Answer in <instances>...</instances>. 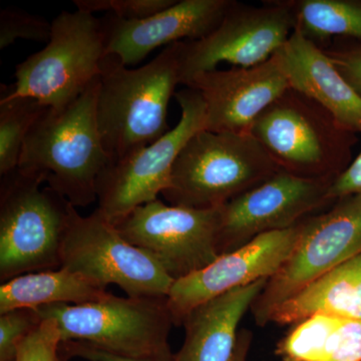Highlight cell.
<instances>
[{"label": "cell", "instance_id": "12", "mask_svg": "<svg viewBox=\"0 0 361 361\" xmlns=\"http://www.w3.org/2000/svg\"><path fill=\"white\" fill-rule=\"evenodd\" d=\"M295 30L289 0H264L260 6L233 2L207 37L183 42V85L220 63L250 68L269 61Z\"/></svg>", "mask_w": 361, "mask_h": 361}, {"label": "cell", "instance_id": "7", "mask_svg": "<svg viewBox=\"0 0 361 361\" xmlns=\"http://www.w3.org/2000/svg\"><path fill=\"white\" fill-rule=\"evenodd\" d=\"M42 319L58 322L63 341H84L130 360L173 357L168 337L174 324L167 298L118 297L96 302L54 304L39 310Z\"/></svg>", "mask_w": 361, "mask_h": 361}, {"label": "cell", "instance_id": "25", "mask_svg": "<svg viewBox=\"0 0 361 361\" xmlns=\"http://www.w3.org/2000/svg\"><path fill=\"white\" fill-rule=\"evenodd\" d=\"M42 322L39 311L32 308L0 314V361H16L21 344Z\"/></svg>", "mask_w": 361, "mask_h": 361}, {"label": "cell", "instance_id": "13", "mask_svg": "<svg viewBox=\"0 0 361 361\" xmlns=\"http://www.w3.org/2000/svg\"><path fill=\"white\" fill-rule=\"evenodd\" d=\"M329 180L306 179L279 170L222 206L219 253L245 245L264 233L287 229L329 203Z\"/></svg>", "mask_w": 361, "mask_h": 361}, {"label": "cell", "instance_id": "29", "mask_svg": "<svg viewBox=\"0 0 361 361\" xmlns=\"http://www.w3.org/2000/svg\"><path fill=\"white\" fill-rule=\"evenodd\" d=\"M320 361H361V322L346 320Z\"/></svg>", "mask_w": 361, "mask_h": 361}, {"label": "cell", "instance_id": "17", "mask_svg": "<svg viewBox=\"0 0 361 361\" xmlns=\"http://www.w3.org/2000/svg\"><path fill=\"white\" fill-rule=\"evenodd\" d=\"M289 87L330 111L345 129L361 130V97L322 47L294 30L275 54Z\"/></svg>", "mask_w": 361, "mask_h": 361}, {"label": "cell", "instance_id": "2", "mask_svg": "<svg viewBox=\"0 0 361 361\" xmlns=\"http://www.w3.org/2000/svg\"><path fill=\"white\" fill-rule=\"evenodd\" d=\"M99 80L65 108H45L26 137L18 170L42 176L73 206L97 201V183L111 164L97 118Z\"/></svg>", "mask_w": 361, "mask_h": 361}, {"label": "cell", "instance_id": "28", "mask_svg": "<svg viewBox=\"0 0 361 361\" xmlns=\"http://www.w3.org/2000/svg\"><path fill=\"white\" fill-rule=\"evenodd\" d=\"M322 49L361 97V42L336 39Z\"/></svg>", "mask_w": 361, "mask_h": 361}, {"label": "cell", "instance_id": "19", "mask_svg": "<svg viewBox=\"0 0 361 361\" xmlns=\"http://www.w3.org/2000/svg\"><path fill=\"white\" fill-rule=\"evenodd\" d=\"M317 313L361 322V254L279 304L271 311L267 322L298 323Z\"/></svg>", "mask_w": 361, "mask_h": 361}, {"label": "cell", "instance_id": "14", "mask_svg": "<svg viewBox=\"0 0 361 361\" xmlns=\"http://www.w3.org/2000/svg\"><path fill=\"white\" fill-rule=\"evenodd\" d=\"M302 229V222L287 229L259 235L210 265L176 280L167 297L175 325L201 304L247 286L271 279L290 258Z\"/></svg>", "mask_w": 361, "mask_h": 361}, {"label": "cell", "instance_id": "6", "mask_svg": "<svg viewBox=\"0 0 361 361\" xmlns=\"http://www.w3.org/2000/svg\"><path fill=\"white\" fill-rule=\"evenodd\" d=\"M51 23L49 42L16 66V84L6 87L2 97H30L59 110L101 78L106 58L102 18L78 11H63Z\"/></svg>", "mask_w": 361, "mask_h": 361}, {"label": "cell", "instance_id": "16", "mask_svg": "<svg viewBox=\"0 0 361 361\" xmlns=\"http://www.w3.org/2000/svg\"><path fill=\"white\" fill-rule=\"evenodd\" d=\"M234 0H180L161 13L140 20H123L106 13L102 18L106 56L123 66L137 65L157 47L194 42L213 32Z\"/></svg>", "mask_w": 361, "mask_h": 361}, {"label": "cell", "instance_id": "30", "mask_svg": "<svg viewBox=\"0 0 361 361\" xmlns=\"http://www.w3.org/2000/svg\"><path fill=\"white\" fill-rule=\"evenodd\" d=\"M59 355H61V358L68 361L71 358L77 357L87 361H173V357L159 360H130V358L111 355V353L94 348L92 344L84 341L61 342Z\"/></svg>", "mask_w": 361, "mask_h": 361}, {"label": "cell", "instance_id": "26", "mask_svg": "<svg viewBox=\"0 0 361 361\" xmlns=\"http://www.w3.org/2000/svg\"><path fill=\"white\" fill-rule=\"evenodd\" d=\"M177 0H75L78 11L113 14L123 20H140L161 13Z\"/></svg>", "mask_w": 361, "mask_h": 361}, {"label": "cell", "instance_id": "27", "mask_svg": "<svg viewBox=\"0 0 361 361\" xmlns=\"http://www.w3.org/2000/svg\"><path fill=\"white\" fill-rule=\"evenodd\" d=\"M61 342L58 322L51 318L42 319L21 344L16 361H61Z\"/></svg>", "mask_w": 361, "mask_h": 361}, {"label": "cell", "instance_id": "15", "mask_svg": "<svg viewBox=\"0 0 361 361\" xmlns=\"http://www.w3.org/2000/svg\"><path fill=\"white\" fill-rule=\"evenodd\" d=\"M205 104V130L250 134L259 116L289 87L276 58L250 68L206 71L187 82Z\"/></svg>", "mask_w": 361, "mask_h": 361}, {"label": "cell", "instance_id": "9", "mask_svg": "<svg viewBox=\"0 0 361 361\" xmlns=\"http://www.w3.org/2000/svg\"><path fill=\"white\" fill-rule=\"evenodd\" d=\"M175 97L180 118L174 129L153 144L110 164L99 177L97 209L110 222L157 200L170 184L180 152L196 133L205 129L206 109L201 94L186 87L176 92Z\"/></svg>", "mask_w": 361, "mask_h": 361}, {"label": "cell", "instance_id": "22", "mask_svg": "<svg viewBox=\"0 0 361 361\" xmlns=\"http://www.w3.org/2000/svg\"><path fill=\"white\" fill-rule=\"evenodd\" d=\"M47 106L30 97L0 101V177L18 167L28 133Z\"/></svg>", "mask_w": 361, "mask_h": 361}, {"label": "cell", "instance_id": "4", "mask_svg": "<svg viewBox=\"0 0 361 361\" xmlns=\"http://www.w3.org/2000/svg\"><path fill=\"white\" fill-rule=\"evenodd\" d=\"M250 135L280 170L306 179L332 182L353 160L355 133L292 89L258 116Z\"/></svg>", "mask_w": 361, "mask_h": 361}, {"label": "cell", "instance_id": "24", "mask_svg": "<svg viewBox=\"0 0 361 361\" xmlns=\"http://www.w3.org/2000/svg\"><path fill=\"white\" fill-rule=\"evenodd\" d=\"M51 23L33 14L8 6L0 13V49L18 39L47 42L51 39Z\"/></svg>", "mask_w": 361, "mask_h": 361}, {"label": "cell", "instance_id": "18", "mask_svg": "<svg viewBox=\"0 0 361 361\" xmlns=\"http://www.w3.org/2000/svg\"><path fill=\"white\" fill-rule=\"evenodd\" d=\"M269 279L240 287L194 308L183 319L184 344L173 361H231L238 327Z\"/></svg>", "mask_w": 361, "mask_h": 361}, {"label": "cell", "instance_id": "31", "mask_svg": "<svg viewBox=\"0 0 361 361\" xmlns=\"http://www.w3.org/2000/svg\"><path fill=\"white\" fill-rule=\"evenodd\" d=\"M349 195H361V149L348 167L332 180L329 186V197L331 201Z\"/></svg>", "mask_w": 361, "mask_h": 361}, {"label": "cell", "instance_id": "3", "mask_svg": "<svg viewBox=\"0 0 361 361\" xmlns=\"http://www.w3.org/2000/svg\"><path fill=\"white\" fill-rule=\"evenodd\" d=\"M42 176L16 169L0 182V280L61 267L77 208Z\"/></svg>", "mask_w": 361, "mask_h": 361}, {"label": "cell", "instance_id": "21", "mask_svg": "<svg viewBox=\"0 0 361 361\" xmlns=\"http://www.w3.org/2000/svg\"><path fill=\"white\" fill-rule=\"evenodd\" d=\"M295 30L324 49L334 40L361 42V0H289Z\"/></svg>", "mask_w": 361, "mask_h": 361}, {"label": "cell", "instance_id": "8", "mask_svg": "<svg viewBox=\"0 0 361 361\" xmlns=\"http://www.w3.org/2000/svg\"><path fill=\"white\" fill-rule=\"evenodd\" d=\"M222 207L194 209L157 199L113 224L133 245L155 259L173 279L186 277L220 256Z\"/></svg>", "mask_w": 361, "mask_h": 361}, {"label": "cell", "instance_id": "11", "mask_svg": "<svg viewBox=\"0 0 361 361\" xmlns=\"http://www.w3.org/2000/svg\"><path fill=\"white\" fill-rule=\"evenodd\" d=\"M329 211L302 221L290 258L254 303L260 324L276 306L311 282L361 254V195L337 199Z\"/></svg>", "mask_w": 361, "mask_h": 361}, {"label": "cell", "instance_id": "23", "mask_svg": "<svg viewBox=\"0 0 361 361\" xmlns=\"http://www.w3.org/2000/svg\"><path fill=\"white\" fill-rule=\"evenodd\" d=\"M346 319L317 313L298 322L278 344L277 353L284 361H320Z\"/></svg>", "mask_w": 361, "mask_h": 361}, {"label": "cell", "instance_id": "20", "mask_svg": "<svg viewBox=\"0 0 361 361\" xmlns=\"http://www.w3.org/2000/svg\"><path fill=\"white\" fill-rule=\"evenodd\" d=\"M110 294L106 287L66 268L27 273L0 286V314L18 308L96 302Z\"/></svg>", "mask_w": 361, "mask_h": 361}, {"label": "cell", "instance_id": "10", "mask_svg": "<svg viewBox=\"0 0 361 361\" xmlns=\"http://www.w3.org/2000/svg\"><path fill=\"white\" fill-rule=\"evenodd\" d=\"M61 267L80 273L104 287L116 284L127 296L167 298L175 280L149 255L127 241L96 209L78 214L63 249Z\"/></svg>", "mask_w": 361, "mask_h": 361}, {"label": "cell", "instance_id": "5", "mask_svg": "<svg viewBox=\"0 0 361 361\" xmlns=\"http://www.w3.org/2000/svg\"><path fill=\"white\" fill-rule=\"evenodd\" d=\"M279 170L253 135L204 129L180 152L161 195L173 206L220 208Z\"/></svg>", "mask_w": 361, "mask_h": 361}, {"label": "cell", "instance_id": "33", "mask_svg": "<svg viewBox=\"0 0 361 361\" xmlns=\"http://www.w3.org/2000/svg\"><path fill=\"white\" fill-rule=\"evenodd\" d=\"M61 361H68V360H63V358L61 357Z\"/></svg>", "mask_w": 361, "mask_h": 361}, {"label": "cell", "instance_id": "1", "mask_svg": "<svg viewBox=\"0 0 361 361\" xmlns=\"http://www.w3.org/2000/svg\"><path fill=\"white\" fill-rule=\"evenodd\" d=\"M183 42L166 47L142 68H128L114 56L102 66L97 118L104 149L114 161L167 134L168 106L183 85Z\"/></svg>", "mask_w": 361, "mask_h": 361}, {"label": "cell", "instance_id": "32", "mask_svg": "<svg viewBox=\"0 0 361 361\" xmlns=\"http://www.w3.org/2000/svg\"><path fill=\"white\" fill-rule=\"evenodd\" d=\"M251 336L245 330L240 332L238 342L231 361H247L249 346H250Z\"/></svg>", "mask_w": 361, "mask_h": 361}]
</instances>
